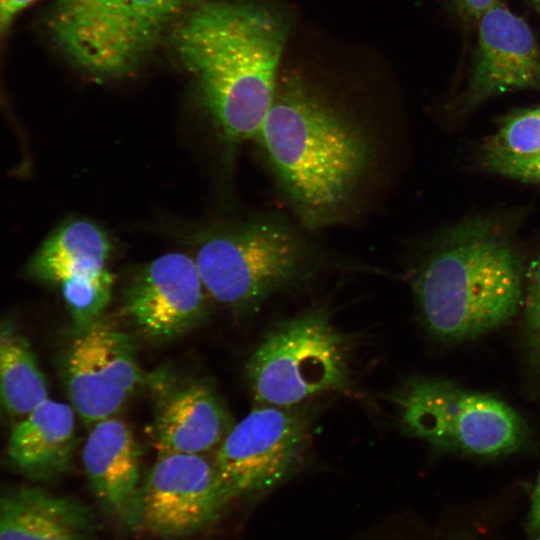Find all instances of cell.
Instances as JSON below:
<instances>
[{
	"instance_id": "obj_8",
	"label": "cell",
	"mask_w": 540,
	"mask_h": 540,
	"mask_svg": "<svg viewBox=\"0 0 540 540\" xmlns=\"http://www.w3.org/2000/svg\"><path fill=\"white\" fill-rule=\"evenodd\" d=\"M135 344L130 331L103 316L75 331L64 359V378L71 406L89 428L115 416L145 384Z\"/></svg>"
},
{
	"instance_id": "obj_13",
	"label": "cell",
	"mask_w": 540,
	"mask_h": 540,
	"mask_svg": "<svg viewBox=\"0 0 540 540\" xmlns=\"http://www.w3.org/2000/svg\"><path fill=\"white\" fill-rule=\"evenodd\" d=\"M478 24V48L465 104L474 106L521 89H540V46L527 23L498 0Z\"/></svg>"
},
{
	"instance_id": "obj_11",
	"label": "cell",
	"mask_w": 540,
	"mask_h": 540,
	"mask_svg": "<svg viewBox=\"0 0 540 540\" xmlns=\"http://www.w3.org/2000/svg\"><path fill=\"white\" fill-rule=\"evenodd\" d=\"M47 27L60 51L90 76L117 78L139 64L128 36L125 0H56Z\"/></svg>"
},
{
	"instance_id": "obj_5",
	"label": "cell",
	"mask_w": 540,
	"mask_h": 540,
	"mask_svg": "<svg viewBox=\"0 0 540 540\" xmlns=\"http://www.w3.org/2000/svg\"><path fill=\"white\" fill-rule=\"evenodd\" d=\"M350 337L324 309H313L273 327L254 350L246 374L258 405L297 407L349 383Z\"/></svg>"
},
{
	"instance_id": "obj_2",
	"label": "cell",
	"mask_w": 540,
	"mask_h": 540,
	"mask_svg": "<svg viewBox=\"0 0 540 540\" xmlns=\"http://www.w3.org/2000/svg\"><path fill=\"white\" fill-rule=\"evenodd\" d=\"M256 139L306 228L342 219L371 170L365 130L301 77L278 79Z\"/></svg>"
},
{
	"instance_id": "obj_23",
	"label": "cell",
	"mask_w": 540,
	"mask_h": 540,
	"mask_svg": "<svg viewBox=\"0 0 540 540\" xmlns=\"http://www.w3.org/2000/svg\"><path fill=\"white\" fill-rule=\"evenodd\" d=\"M484 162L494 173L540 185V153L521 157L484 154Z\"/></svg>"
},
{
	"instance_id": "obj_22",
	"label": "cell",
	"mask_w": 540,
	"mask_h": 540,
	"mask_svg": "<svg viewBox=\"0 0 540 540\" xmlns=\"http://www.w3.org/2000/svg\"><path fill=\"white\" fill-rule=\"evenodd\" d=\"M523 305L527 343L532 357L540 365V254L525 273Z\"/></svg>"
},
{
	"instance_id": "obj_26",
	"label": "cell",
	"mask_w": 540,
	"mask_h": 540,
	"mask_svg": "<svg viewBox=\"0 0 540 540\" xmlns=\"http://www.w3.org/2000/svg\"><path fill=\"white\" fill-rule=\"evenodd\" d=\"M527 528L529 540H540V474L532 495Z\"/></svg>"
},
{
	"instance_id": "obj_28",
	"label": "cell",
	"mask_w": 540,
	"mask_h": 540,
	"mask_svg": "<svg viewBox=\"0 0 540 540\" xmlns=\"http://www.w3.org/2000/svg\"><path fill=\"white\" fill-rule=\"evenodd\" d=\"M1 38H2V37L0 36V39H1Z\"/></svg>"
},
{
	"instance_id": "obj_21",
	"label": "cell",
	"mask_w": 540,
	"mask_h": 540,
	"mask_svg": "<svg viewBox=\"0 0 540 540\" xmlns=\"http://www.w3.org/2000/svg\"><path fill=\"white\" fill-rule=\"evenodd\" d=\"M538 153H540V107L509 116L484 148V154L505 156L521 157Z\"/></svg>"
},
{
	"instance_id": "obj_10",
	"label": "cell",
	"mask_w": 540,
	"mask_h": 540,
	"mask_svg": "<svg viewBox=\"0 0 540 540\" xmlns=\"http://www.w3.org/2000/svg\"><path fill=\"white\" fill-rule=\"evenodd\" d=\"M207 292L193 257L171 252L142 266L125 288L121 315L152 344L173 341L206 317Z\"/></svg>"
},
{
	"instance_id": "obj_3",
	"label": "cell",
	"mask_w": 540,
	"mask_h": 540,
	"mask_svg": "<svg viewBox=\"0 0 540 540\" xmlns=\"http://www.w3.org/2000/svg\"><path fill=\"white\" fill-rule=\"evenodd\" d=\"M521 258L492 220L473 218L441 232L426 248L412 288L436 339H474L509 321L523 304Z\"/></svg>"
},
{
	"instance_id": "obj_16",
	"label": "cell",
	"mask_w": 540,
	"mask_h": 540,
	"mask_svg": "<svg viewBox=\"0 0 540 540\" xmlns=\"http://www.w3.org/2000/svg\"><path fill=\"white\" fill-rule=\"evenodd\" d=\"M75 444L74 409L47 398L13 427L6 452L20 474L46 481L67 471Z\"/></svg>"
},
{
	"instance_id": "obj_18",
	"label": "cell",
	"mask_w": 540,
	"mask_h": 540,
	"mask_svg": "<svg viewBox=\"0 0 540 540\" xmlns=\"http://www.w3.org/2000/svg\"><path fill=\"white\" fill-rule=\"evenodd\" d=\"M48 398L47 381L26 336L0 321V409L18 421Z\"/></svg>"
},
{
	"instance_id": "obj_17",
	"label": "cell",
	"mask_w": 540,
	"mask_h": 540,
	"mask_svg": "<svg viewBox=\"0 0 540 540\" xmlns=\"http://www.w3.org/2000/svg\"><path fill=\"white\" fill-rule=\"evenodd\" d=\"M112 243L95 223L69 220L58 226L29 260L27 272L45 283L95 275L106 267Z\"/></svg>"
},
{
	"instance_id": "obj_20",
	"label": "cell",
	"mask_w": 540,
	"mask_h": 540,
	"mask_svg": "<svg viewBox=\"0 0 540 540\" xmlns=\"http://www.w3.org/2000/svg\"><path fill=\"white\" fill-rule=\"evenodd\" d=\"M113 284L114 275L107 268L95 275L70 278L58 284L75 331L102 316L110 303Z\"/></svg>"
},
{
	"instance_id": "obj_4",
	"label": "cell",
	"mask_w": 540,
	"mask_h": 540,
	"mask_svg": "<svg viewBox=\"0 0 540 540\" xmlns=\"http://www.w3.org/2000/svg\"><path fill=\"white\" fill-rule=\"evenodd\" d=\"M193 258L208 296L241 310L301 287L319 265L315 247L280 216L206 231L196 242Z\"/></svg>"
},
{
	"instance_id": "obj_1",
	"label": "cell",
	"mask_w": 540,
	"mask_h": 540,
	"mask_svg": "<svg viewBox=\"0 0 540 540\" xmlns=\"http://www.w3.org/2000/svg\"><path fill=\"white\" fill-rule=\"evenodd\" d=\"M287 37L283 16L244 1H194L174 25L173 49L228 142L257 138Z\"/></svg>"
},
{
	"instance_id": "obj_14",
	"label": "cell",
	"mask_w": 540,
	"mask_h": 540,
	"mask_svg": "<svg viewBox=\"0 0 540 540\" xmlns=\"http://www.w3.org/2000/svg\"><path fill=\"white\" fill-rule=\"evenodd\" d=\"M140 459L139 445L124 421L112 416L90 427L82 451L89 485L104 511L131 529L141 489Z\"/></svg>"
},
{
	"instance_id": "obj_24",
	"label": "cell",
	"mask_w": 540,
	"mask_h": 540,
	"mask_svg": "<svg viewBox=\"0 0 540 540\" xmlns=\"http://www.w3.org/2000/svg\"><path fill=\"white\" fill-rule=\"evenodd\" d=\"M38 0H0V36L8 32L16 17Z\"/></svg>"
},
{
	"instance_id": "obj_15",
	"label": "cell",
	"mask_w": 540,
	"mask_h": 540,
	"mask_svg": "<svg viewBox=\"0 0 540 540\" xmlns=\"http://www.w3.org/2000/svg\"><path fill=\"white\" fill-rule=\"evenodd\" d=\"M91 508L36 486L0 493V540H97Z\"/></svg>"
},
{
	"instance_id": "obj_12",
	"label": "cell",
	"mask_w": 540,
	"mask_h": 540,
	"mask_svg": "<svg viewBox=\"0 0 540 540\" xmlns=\"http://www.w3.org/2000/svg\"><path fill=\"white\" fill-rule=\"evenodd\" d=\"M154 401L152 436L160 453L207 454L216 450L232 418L212 385L157 370L146 375Z\"/></svg>"
},
{
	"instance_id": "obj_6",
	"label": "cell",
	"mask_w": 540,
	"mask_h": 540,
	"mask_svg": "<svg viewBox=\"0 0 540 540\" xmlns=\"http://www.w3.org/2000/svg\"><path fill=\"white\" fill-rule=\"evenodd\" d=\"M400 422L430 445L477 457L520 449L527 438L521 416L494 396L437 378H414L395 398Z\"/></svg>"
},
{
	"instance_id": "obj_27",
	"label": "cell",
	"mask_w": 540,
	"mask_h": 540,
	"mask_svg": "<svg viewBox=\"0 0 540 540\" xmlns=\"http://www.w3.org/2000/svg\"><path fill=\"white\" fill-rule=\"evenodd\" d=\"M535 8L537 9V11L540 13V0H532Z\"/></svg>"
},
{
	"instance_id": "obj_9",
	"label": "cell",
	"mask_w": 540,
	"mask_h": 540,
	"mask_svg": "<svg viewBox=\"0 0 540 540\" xmlns=\"http://www.w3.org/2000/svg\"><path fill=\"white\" fill-rule=\"evenodd\" d=\"M227 505L213 458L160 453L140 489L135 529L181 539L210 526Z\"/></svg>"
},
{
	"instance_id": "obj_7",
	"label": "cell",
	"mask_w": 540,
	"mask_h": 540,
	"mask_svg": "<svg viewBox=\"0 0 540 540\" xmlns=\"http://www.w3.org/2000/svg\"><path fill=\"white\" fill-rule=\"evenodd\" d=\"M310 441L305 412L257 404L232 426L212 457L227 503L260 496L283 483L304 463Z\"/></svg>"
},
{
	"instance_id": "obj_25",
	"label": "cell",
	"mask_w": 540,
	"mask_h": 540,
	"mask_svg": "<svg viewBox=\"0 0 540 540\" xmlns=\"http://www.w3.org/2000/svg\"><path fill=\"white\" fill-rule=\"evenodd\" d=\"M498 0H451L459 16L466 22L478 21Z\"/></svg>"
},
{
	"instance_id": "obj_19",
	"label": "cell",
	"mask_w": 540,
	"mask_h": 540,
	"mask_svg": "<svg viewBox=\"0 0 540 540\" xmlns=\"http://www.w3.org/2000/svg\"><path fill=\"white\" fill-rule=\"evenodd\" d=\"M193 0H125L126 23L133 54L140 61L163 33L175 25Z\"/></svg>"
}]
</instances>
